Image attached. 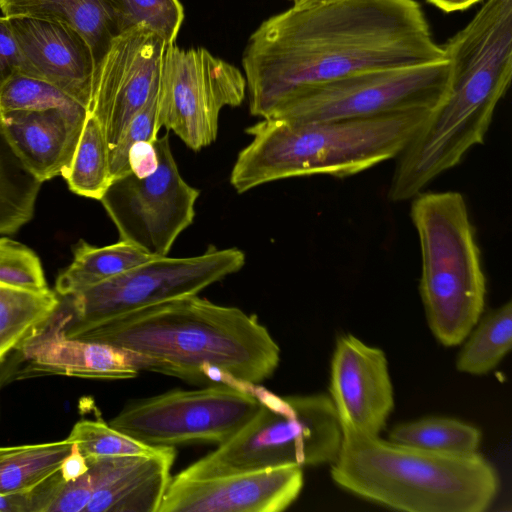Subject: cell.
<instances>
[{
    "label": "cell",
    "instance_id": "obj_1",
    "mask_svg": "<svg viewBox=\"0 0 512 512\" xmlns=\"http://www.w3.org/2000/svg\"><path fill=\"white\" fill-rule=\"evenodd\" d=\"M416 0L293 4L252 33L242 65L254 116L295 91L349 74L445 61Z\"/></svg>",
    "mask_w": 512,
    "mask_h": 512
},
{
    "label": "cell",
    "instance_id": "obj_2",
    "mask_svg": "<svg viewBox=\"0 0 512 512\" xmlns=\"http://www.w3.org/2000/svg\"><path fill=\"white\" fill-rule=\"evenodd\" d=\"M73 338L142 354L154 360V372L198 383L231 376L257 385L280 362L278 344L256 315L198 295L121 314Z\"/></svg>",
    "mask_w": 512,
    "mask_h": 512
},
{
    "label": "cell",
    "instance_id": "obj_3",
    "mask_svg": "<svg viewBox=\"0 0 512 512\" xmlns=\"http://www.w3.org/2000/svg\"><path fill=\"white\" fill-rule=\"evenodd\" d=\"M431 111L313 122L263 118L246 129L252 140L239 152L230 184L244 193L291 177L360 173L397 157Z\"/></svg>",
    "mask_w": 512,
    "mask_h": 512
},
{
    "label": "cell",
    "instance_id": "obj_4",
    "mask_svg": "<svg viewBox=\"0 0 512 512\" xmlns=\"http://www.w3.org/2000/svg\"><path fill=\"white\" fill-rule=\"evenodd\" d=\"M341 428L331 477L363 499L407 512H482L498 493L496 470L477 452H434Z\"/></svg>",
    "mask_w": 512,
    "mask_h": 512
},
{
    "label": "cell",
    "instance_id": "obj_5",
    "mask_svg": "<svg viewBox=\"0 0 512 512\" xmlns=\"http://www.w3.org/2000/svg\"><path fill=\"white\" fill-rule=\"evenodd\" d=\"M412 199L427 322L442 345L455 346L478 323L485 304L486 278L475 229L459 192L422 191Z\"/></svg>",
    "mask_w": 512,
    "mask_h": 512
},
{
    "label": "cell",
    "instance_id": "obj_6",
    "mask_svg": "<svg viewBox=\"0 0 512 512\" xmlns=\"http://www.w3.org/2000/svg\"><path fill=\"white\" fill-rule=\"evenodd\" d=\"M284 398L281 410L260 403L235 435L173 477L208 479L286 465L332 464L340 451L342 428L330 397Z\"/></svg>",
    "mask_w": 512,
    "mask_h": 512
},
{
    "label": "cell",
    "instance_id": "obj_7",
    "mask_svg": "<svg viewBox=\"0 0 512 512\" xmlns=\"http://www.w3.org/2000/svg\"><path fill=\"white\" fill-rule=\"evenodd\" d=\"M449 84L448 60L357 72L295 91L269 117L313 122L433 110L444 100Z\"/></svg>",
    "mask_w": 512,
    "mask_h": 512
},
{
    "label": "cell",
    "instance_id": "obj_8",
    "mask_svg": "<svg viewBox=\"0 0 512 512\" xmlns=\"http://www.w3.org/2000/svg\"><path fill=\"white\" fill-rule=\"evenodd\" d=\"M245 253L236 247L209 246L191 257H154L114 278L67 296L70 313L64 334L78 333L127 312L198 295L208 286L245 265Z\"/></svg>",
    "mask_w": 512,
    "mask_h": 512
},
{
    "label": "cell",
    "instance_id": "obj_9",
    "mask_svg": "<svg viewBox=\"0 0 512 512\" xmlns=\"http://www.w3.org/2000/svg\"><path fill=\"white\" fill-rule=\"evenodd\" d=\"M259 407V400L252 394L220 383L133 401L109 425L151 446L221 444L235 435Z\"/></svg>",
    "mask_w": 512,
    "mask_h": 512
},
{
    "label": "cell",
    "instance_id": "obj_10",
    "mask_svg": "<svg viewBox=\"0 0 512 512\" xmlns=\"http://www.w3.org/2000/svg\"><path fill=\"white\" fill-rule=\"evenodd\" d=\"M155 146V171L145 177L128 172L113 179L100 201L118 231L119 240L154 257H163L193 223L200 191L180 174L169 134L158 137Z\"/></svg>",
    "mask_w": 512,
    "mask_h": 512
},
{
    "label": "cell",
    "instance_id": "obj_11",
    "mask_svg": "<svg viewBox=\"0 0 512 512\" xmlns=\"http://www.w3.org/2000/svg\"><path fill=\"white\" fill-rule=\"evenodd\" d=\"M241 71L204 48H166L160 82V124L199 151L217 137L219 114L239 106L246 92Z\"/></svg>",
    "mask_w": 512,
    "mask_h": 512
},
{
    "label": "cell",
    "instance_id": "obj_12",
    "mask_svg": "<svg viewBox=\"0 0 512 512\" xmlns=\"http://www.w3.org/2000/svg\"><path fill=\"white\" fill-rule=\"evenodd\" d=\"M168 44L145 26L116 35L94 69L88 113L100 123L109 149L160 86Z\"/></svg>",
    "mask_w": 512,
    "mask_h": 512
},
{
    "label": "cell",
    "instance_id": "obj_13",
    "mask_svg": "<svg viewBox=\"0 0 512 512\" xmlns=\"http://www.w3.org/2000/svg\"><path fill=\"white\" fill-rule=\"evenodd\" d=\"M303 483L302 467L293 465L208 479L172 476L158 512H280Z\"/></svg>",
    "mask_w": 512,
    "mask_h": 512
},
{
    "label": "cell",
    "instance_id": "obj_14",
    "mask_svg": "<svg viewBox=\"0 0 512 512\" xmlns=\"http://www.w3.org/2000/svg\"><path fill=\"white\" fill-rule=\"evenodd\" d=\"M54 315L29 334L17 347L36 375H65L88 379H131L145 371L154 372L153 359L113 345L67 337L64 325L70 313L64 297ZM61 299V297H60Z\"/></svg>",
    "mask_w": 512,
    "mask_h": 512
},
{
    "label": "cell",
    "instance_id": "obj_15",
    "mask_svg": "<svg viewBox=\"0 0 512 512\" xmlns=\"http://www.w3.org/2000/svg\"><path fill=\"white\" fill-rule=\"evenodd\" d=\"M329 391L341 426L379 435L394 407L385 353L354 335L338 337Z\"/></svg>",
    "mask_w": 512,
    "mask_h": 512
},
{
    "label": "cell",
    "instance_id": "obj_16",
    "mask_svg": "<svg viewBox=\"0 0 512 512\" xmlns=\"http://www.w3.org/2000/svg\"><path fill=\"white\" fill-rule=\"evenodd\" d=\"M23 57L22 74L55 86L87 111L94 60L86 40L67 24L28 17H8Z\"/></svg>",
    "mask_w": 512,
    "mask_h": 512
},
{
    "label": "cell",
    "instance_id": "obj_17",
    "mask_svg": "<svg viewBox=\"0 0 512 512\" xmlns=\"http://www.w3.org/2000/svg\"><path fill=\"white\" fill-rule=\"evenodd\" d=\"M87 109L82 105L0 113V130L24 166L41 182L69 167Z\"/></svg>",
    "mask_w": 512,
    "mask_h": 512
},
{
    "label": "cell",
    "instance_id": "obj_18",
    "mask_svg": "<svg viewBox=\"0 0 512 512\" xmlns=\"http://www.w3.org/2000/svg\"><path fill=\"white\" fill-rule=\"evenodd\" d=\"M174 446L151 455L86 459L94 492L84 512H158L171 481Z\"/></svg>",
    "mask_w": 512,
    "mask_h": 512
},
{
    "label": "cell",
    "instance_id": "obj_19",
    "mask_svg": "<svg viewBox=\"0 0 512 512\" xmlns=\"http://www.w3.org/2000/svg\"><path fill=\"white\" fill-rule=\"evenodd\" d=\"M4 16L58 21L74 28L88 43L94 69L118 35L104 0H0Z\"/></svg>",
    "mask_w": 512,
    "mask_h": 512
},
{
    "label": "cell",
    "instance_id": "obj_20",
    "mask_svg": "<svg viewBox=\"0 0 512 512\" xmlns=\"http://www.w3.org/2000/svg\"><path fill=\"white\" fill-rule=\"evenodd\" d=\"M73 252L72 263L59 274L55 284V292L62 297L77 294L154 258L121 240L103 247L80 240Z\"/></svg>",
    "mask_w": 512,
    "mask_h": 512
},
{
    "label": "cell",
    "instance_id": "obj_21",
    "mask_svg": "<svg viewBox=\"0 0 512 512\" xmlns=\"http://www.w3.org/2000/svg\"><path fill=\"white\" fill-rule=\"evenodd\" d=\"M72 443L59 441L0 446V493H28L55 475Z\"/></svg>",
    "mask_w": 512,
    "mask_h": 512
},
{
    "label": "cell",
    "instance_id": "obj_22",
    "mask_svg": "<svg viewBox=\"0 0 512 512\" xmlns=\"http://www.w3.org/2000/svg\"><path fill=\"white\" fill-rule=\"evenodd\" d=\"M60 302V296L49 288L27 290L0 286V361L48 321Z\"/></svg>",
    "mask_w": 512,
    "mask_h": 512
},
{
    "label": "cell",
    "instance_id": "obj_23",
    "mask_svg": "<svg viewBox=\"0 0 512 512\" xmlns=\"http://www.w3.org/2000/svg\"><path fill=\"white\" fill-rule=\"evenodd\" d=\"M41 184L0 130V234L15 233L33 218Z\"/></svg>",
    "mask_w": 512,
    "mask_h": 512
},
{
    "label": "cell",
    "instance_id": "obj_24",
    "mask_svg": "<svg viewBox=\"0 0 512 512\" xmlns=\"http://www.w3.org/2000/svg\"><path fill=\"white\" fill-rule=\"evenodd\" d=\"M62 177L73 193L99 201L112 181L104 131L89 113L73 159Z\"/></svg>",
    "mask_w": 512,
    "mask_h": 512
},
{
    "label": "cell",
    "instance_id": "obj_25",
    "mask_svg": "<svg viewBox=\"0 0 512 512\" xmlns=\"http://www.w3.org/2000/svg\"><path fill=\"white\" fill-rule=\"evenodd\" d=\"M467 337L457 358V370L473 375L491 371L512 346L511 301L487 314Z\"/></svg>",
    "mask_w": 512,
    "mask_h": 512
},
{
    "label": "cell",
    "instance_id": "obj_26",
    "mask_svg": "<svg viewBox=\"0 0 512 512\" xmlns=\"http://www.w3.org/2000/svg\"><path fill=\"white\" fill-rule=\"evenodd\" d=\"M389 440L434 452L469 454L477 452L481 432L457 419L430 417L397 425Z\"/></svg>",
    "mask_w": 512,
    "mask_h": 512
},
{
    "label": "cell",
    "instance_id": "obj_27",
    "mask_svg": "<svg viewBox=\"0 0 512 512\" xmlns=\"http://www.w3.org/2000/svg\"><path fill=\"white\" fill-rule=\"evenodd\" d=\"M117 34L145 26L168 45L174 44L184 11L179 0H104Z\"/></svg>",
    "mask_w": 512,
    "mask_h": 512
},
{
    "label": "cell",
    "instance_id": "obj_28",
    "mask_svg": "<svg viewBox=\"0 0 512 512\" xmlns=\"http://www.w3.org/2000/svg\"><path fill=\"white\" fill-rule=\"evenodd\" d=\"M67 439L77 444L86 459L151 455L157 453L162 447L140 442L101 420L78 421Z\"/></svg>",
    "mask_w": 512,
    "mask_h": 512
},
{
    "label": "cell",
    "instance_id": "obj_29",
    "mask_svg": "<svg viewBox=\"0 0 512 512\" xmlns=\"http://www.w3.org/2000/svg\"><path fill=\"white\" fill-rule=\"evenodd\" d=\"M81 105L43 80L17 73L0 88V113Z\"/></svg>",
    "mask_w": 512,
    "mask_h": 512
},
{
    "label": "cell",
    "instance_id": "obj_30",
    "mask_svg": "<svg viewBox=\"0 0 512 512\" xmlns=\"http://www.w3.org/2000/svg\"><path fill=\"white\" fill-rule=\"evenodd\" d=\"M159 110L160 86L130 120L118 142L109 149L112 180L130 172L127 158L128 151L134 143L143 140L154 142L158 138L161 129Z\"/></svg>",
    "mask_w": 512,
    "mask_h": 512
},
{
    "label": "cell",
    "instance_id": "obj_31",
    "mask_svg": "<svg viewBox=\"0 0 512 512\" xmlns=\"http://www.w3.org/2000/svg\"><path fill=\"white\" fill-rule=\"evenodd\" d=\"M0 286L27 290L48 288L38 256L9 238H0Z\"/></svg>",
    "mask_w": 512,
    "mask_h": 512
},
{
    "label": "cell",
    "instance_id": "obj_32",
    "mask_svg": "<svg viewBox=\"0 0 512 512\" xmlns=\"http://www.w3.org/2000/svg\"><path fill=\"white\" fill-rule=\"evenodd\" d=\"M94 492L88 471L74 481L64 482L46 512H84Z\"/></svg>",
    "mask_w": 512,
    "mask_h": 512
},
{
    "label": "cell",
    "instance_id": "obj_33",
    "mask_svg": "<svg viewBox=\"0 0 512 512\" xmlns=\"http://www.w3.org/2000/svg\"><path fill=\"white\" fill-rule=\"evenodd\" d=\"M56 490L55 481L49 478L35 490L5 495L0 493V512H45Z\"/></svg>",
    "mask_w": 512,
    "mask_h": 512
},
{
    "label": "cell",
    "instance_id": "obj_34",
    "mask_svg": "<svg viewBox=\"0 0 512 512\" xmlns=\"http://www.w3.org/2000/svg\"><path fill=\"white\" fill-rule=\"evenodd\" d=\"M23 57L8 17L0 16V88L13 75L22 73Z\"/></svg>",
    "mask_w": 512,
    "mask_h": 512
},
{
    "label": "cell",
    "instance_id": "obj_35",
    "mask_svg": "<svg viewBox=\"0 0 512 512\" xmlns=\"http://www.w3.org/2000/svg\"><path fill=\"white\" fill-rule=\"evenodd\" d=\"M128 166L130 172L137 177H145L158 166V154L155 141H139L134 143L128 151Z\"/></svg>",
    "mask_w": 512,
    "mask_h": 512
},
{
    "label": "cell",
    "instance_id": "obj_36",
    "mask_svg": "<svg viewBox=\"0 0 512 512\" xmlns=\"http://www.w3.org/2000/svg\"><path fill=\"white\" fill-rule=\"evenodd\" d=\"M89 469L85 456L81 453L77 444L72 443L69 454L64 458L60 466V474L65 482L74 481Z\"/></svg>",
    "mask_w": 512,
    "mask_h": 512
},
{
    "label": "cell",
    "instance_id": "obj_37",
    "mask_svg": "<svg viewBox=\"0 0 512 512\" xmlns=\"http://www.w3.org/2000/svg\"><path fill=\"white\" fill-rule=\"evenodd\" d=\"M437 8L445 12L463 11L481 0H427Z\"/></svg>",
    "mask_w": 512,
    "mask_h": 512
},
{
    "label": "cell",
    "instance_id": "obj_38",
    "mask_svg": "<svg viewBox=\"0 0 512 512\" xmlns=\"http://www.w3.org/2000/svg\"><path fill=\"white\" fill-rule=\"evenodd\" d=\"M294 4H300V3H304V2H308L310 0H292Z\"/></svg>",
    "mask_w": 512,
    "mask_h": 512
},
{
    "label": "cell",
    "instance_id": "obj_39",
    "mask_svg": "<svg viewBox=\"0 0 512 512\" xmlns=\"http://www.w3.org/2000/svg\"><path fill=\"white\" fill-rule=\"evenodd\" d=\"M310 1H321V0H310ZM310 1H308V2H310Z\"/></svg>",
    "mask_w": 512,
    "mask_h": 512
}]
</instances>
